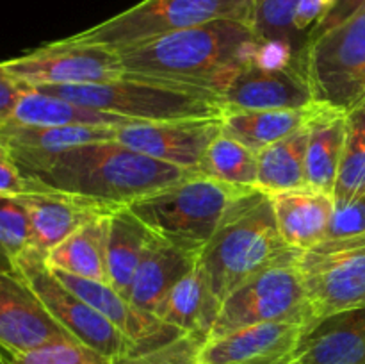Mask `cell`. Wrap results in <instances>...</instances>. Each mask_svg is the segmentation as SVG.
Returning <instances> with one entry per match:
<instances>
[{"mask_svg": "<svg viewBox=\"0 0 365 364\" xmlns=\"http://www.w3.org/2000/svg\"><path fill=\"white\" fill-rule=\"evenodd\" d=\"M365 191V96L346 109V139L334 189L335 206Z\"/></svg>", "mask_w": 365, "mask_h": 364, "instance_id": "cell-30", "label": "cell"}, {"mask_svg": "<svg viewBox=\"0 0 365 364\" xmlns=\"http://www.w3.org/2000/svg\"><path fill=\"white\" fill-rule=\"evenodd\" d=\"M303 327L299 321H273L209 338L200 364H289Z\"/></svg>", "mask_w": 365, "mask_h": 364, "instance_id": "cell-16", "label": "cell"}, {"mask_svg": "<svg viewBox=\"0 0 365 364\" xmlns=\"http://www.w3.org/2000/svg\"><path fill=\"white\" fill-rule=\"evenodd\" d=\"M118 127H27L6 121L0 125V146L7 153H53L86 143L116 139Z\"/></svg>", "mask_w": 365, "mask_h": 364, "instance_id": "cell-26", "label": "cell"}, {"mask_svg": "<svg viewBox=\"0 0 365 364\" xmlns=\"http://www.w3.org/2000/svg\"><path fill=\"white\" fill-rule=\"evenodd\" d=\"M307 125L287 138L262 148L255 188L267 195L307 186Z\"/></svg>", "mask_w": 365, "mask_h": 364, "instance_id": "cell-27", "label": "cell"}, {"mask_svg": "<svg viewBox=\"0 0 365 364\" xmlns=\"http://www.w3.org/2000/svg\"><path fill=\"white\" fill-rule=\"evenodd\" d=\"M18 196L29 214L31 248L43 256L88 221L113 213L100 203L45 188H32Z\"/></svg>", "mask_w": 365, "mask_h": 364, "instance_id": "cell-18", "label": "cell"}, {"mask_svg": "<svg viewBox=\"0 0 365 364\" xmlns=\"http://www.w3.org/2000/svg\"><path fill=\"white\" fill-rule=\"evenodd\" d=\"M221 302L210 289L202 268L196 266L175 284L164 300L159 318L182 334H192L207 341L220 314Z\"/></svg>", "mask_w": 365, "mask_h": 364, "instance_id": "cell-23", "label": "cell"}, {"mask_svg": "<svg viewBox=\"0 0 365 364\" xmlns=\"http://www.w3.org/2000/svg\"><path fill=\"white\" fill-rule=\"evenodd\" d=\"M307 109L225 111L221 128L230 138L260 152L302 128L305 125Z\"/></svg>", "mask_w": 365, "mask_h": 364, "instance_id": "cell-28", "label": "cell"}, {"mask_svg": "<svg viewBox=\"0 0 365 364\" xmlns=\"http://www.w3.org/2000/svg\"><path fill=\"white\" fill-rule=\"evenodd\" d=\"M365 234V191L342 206H335L327 239Z\"/></svg>", "mask_w": 365, "mask_h": 364, "instance_id": "cell-35", "label": "cell"}, {"mask_svg": "<svg viewBox=\"0 0 365 364\" xmlns=\"http://www.w3.org/2000/svg\"><path fill=\"white\" fill-rule=\"evenodd\" d=\"M289 364H365V307L307 323Z\"/></svg>", "mask_w": 365, "mask_h": 364, "instance_id": "cell-17", "label": "cell"}, {"mask_svg": "<svg viewBox=\"0 0 365 364\" xmlns=\"http://www.w3.org/2000/svg\"><path fill=\"white\" fill-rule=\"evenodd\" d=\"M7 364H113V359L78 341H59L29 352L7 353Z\"/></svg>", "mask_w": 365, "mask_h": 364, "instance_id": "cell-33", "label": "cell"}, {"mask_svg": "<svg viewBox=\"0 0 365 364\" xmlns=\"http://www.w3.org/2000/svg\"><path fill=\"white\" fill-rule=\"evenodd\" d=\"M264 43L255 27L217 20L116 50L125 74L205 89L221 98Z\"/></svg>", "mask_w": 365, "mask_h": 364, "instance_id": "cell-2", "label": "cell"}, {"mask_svg": "<svg viewBox=\"0 0 365 364\" xmlns=\"http://www.w3.org/2000/svg\"><path fill=\"white\" fill-rule=\"evenodd\" d=\"M314 102L348 109L365 96V4L341 24L310 34L298 52Z\"/></svg>", "mask_w": 365, "mask_h": 364, "instance_id": "cell-7", "label": "cell"}, {"mask_svg": "<svg viewBox=\"0 0 365 364\" xmlns=\"http://www.w3.org/2000/svg\"><path fill=\"white\" fill-rule=\"evenodd\" d=\"M29 182L100 203L128 207L135 200L195 175L128 148L118 139L86 143L53 153H9Z\"/></svg>", "mask_w": 365, "mask_h": 364, "instance_id": "cell-1", "label": "cell"}, {"mask_svg": "<svg viewBox=\"0 0 365 364\" xmlns=\"http://www.w3.org/2000/svg\"><path fill=\"white\" fill-rule=\"evenodd\" d=\"M153 236L155 234L128 207L114 209L107 216V284L125 298Z\"/></svg>", "mask_w": 365, "mask_h": 364, "instance_id": "cell-24", "label": "cell"}, {"mask_svg": "<svg viewBox=\"0 0 365 364\" xmlns=\"http://www.w3.org/2000/svg\"><path fill=\"white\" fill-rule=\"evenodd\" d=\"M25 88L27 86L18 82L16 79H13L0 68V123L9 121L11 114H13L14 107H16Z\"/></svg>", "mask_w": 365, "mask_h": 364, "instance_id": "cell-38", "label": "cell"}, {"mask_svg": "<svg viewBox=\"0 0 365 364\" xmlns=\"http://www.w3.org/2000/svg\"><path fill=\"white\" fill-rule=\"evenodd\" d=\"M52 271L66 288L77 293L89 305L95 307L132 343V348H134L132 353L146 352V350L166 345L182 334L175 327L164 323L160 318L135 307L130 300L125 298L107 282L89 280V278L75 277V275L57 270Z\"/></svg>", "mask_w": 365, "mask_h": 364, "instance_id": "cell-15", "label": "cell"}, {"mask_svg": "<svg viewBox=\"0 0 365 364\" xmlns=\"http://www.w3.org/2000/svg\"><path fill=\"white\" fill-rule=\"evenodd\" d=\"M202 338L192 334H180L173 341L146 352L127 353L113 359V364H200Z\"/></svg>", "mask_w": 365, "mask_h": 364, "instance_id": "cell-34", "label": "cell"}, {"mask_svg": "<svg viewBox=\"0 0 365 364\" xmlns=\"http://www.w3.org/2000/svg\"><path fill=\"white\" fill-rule=\"evenodd\" d=\"M220 134L221 118L135 121L116 128V139L128 148L195 173L205 150Z\"/></svg>", "mask_w": 365, "mask_h": 364, "instance_id": "cell-13", "label": "cell"}, {"mask_svg": "<svg viewBox=\"0 0 365 364\" xmlns=\"http://www.w3.org/2000/svg\"><path fill=\"white\" fill-rule=\"evenodd\" d=\"M217 20L242 21L255 27L253 0H143L66 39L121 50Z\"/></svg>", "mask_w": 365, "mask_h": 364, "instance_id": "cell-6", "label": "cell"}, {"mask_svg": "<svg viewBox=\"0 0 365 364\" xmlns=\"http://www.w3.org/2000/svg\"><path fill=\"white\" fill-rule=\"evenodd\" d=\"M364 4H365V0H339L337 6L334 7V11H331V13L324 18L323 24L317 25V27L314 29L310 34H317V32H323V31H327V29L334 27V25L341 24V21H344L346 18L351 16V14L359 9V7H362Z\"/></svg>", "mask_w": 365, "mask_h": 364, "instance_id": "cell-39", "label": "cell"}, {"mask_svg": "<svg viewBox=\"0 0 365 364\" xmlns=\"http://www.w3.org/2000/svg\"><path fill=\"white\" fill-rule=\"evenodd\" d=\"M59 341L75 339L53 320L16 270H0V348L21 353Z\"/></svg>", "mask_w": 365, "mask_h": 364, "instance_id": "cell-14", "label": "cell"}, {"mask_svg": "<svg viewBox=\"0 0 365 364\" xmlns=\"http://www.w3.org/2000/svg\"><path fill=\"white\" fill-rule=\"evenodd\" d=\"M299 256L302 252L280 236L271 196L252 188L232 200L220 227L198 253V264L216 298L223 302L255 275L294 263Z\"/></svg>", "mask_w": 365, "mask_h": 364, "instance_id": "cell-3", "label": "cell"}, {"mask_svg": "<svg viewBox=\"0 0 365 364\" xmlns=\"http://www.w3.org/2000/svg\"><path fill=\"white\" fill-rule=\"evenodd\" d=\"M9 121L27 127H123L135 123L128 118L82 106L29 86L21 93Z\"/></svg>", "mask_w": 365, "mask_h": 364, "instance_id": "cell-22", "label": "cell"}, {"mask_svg": "<svg viewBox=\"0 0 365 364\" xmlns=\"http://www.w3.org/2000/svg\"><path fill=\"white\" fill-rule=\"evenodd\" d=\"M29 191L27 178L18 170L13 157L0 146V195H21Z\"/></svg>", "mask_w": 365, "mask_h": 364, "instance_id": "cell-37", "label": "cell"}, {"mask_svg": "<svg viewBox=\"0 0 365 364\" xmlns=\"http://www.w3.org/2000/svg\"><path fill=\"white\" fill-rule=\"evenodd\" d=\"M0 68L29 88L102 84L125 75L116 50L81 45L66 38L46 43L14 59L2 61Z\"/></svg>", "mask_w": 365, "mask_h": 364, "instance_id": "cell-11", "label": "cell"}, {"mask_svg": "<svg viewBox=\"0 0 365 364\" xmlns=\"http://www.w3.org/2000/svg\"><path fill=\"white\" fill-rule=\"evenodd\" d=\"M242 191L246 189L195 173L135 200L128 209L155 236L200 253L220 227L232 200Z\"/></svg>", "mask_w": 365, "mask_h": 364, "instance_id": "cell-5", "label": "cell"}, {"mask_svg": "<svg viewBox=\"0 0 365 364\" xmlns=\"http://www.w3.org/2000/svg\"><path fill=\"white\" fill-rule=\"evenodd\" d=\"M269 196L278 231L291 248L307 252L327 239L335 211L334 196L307 186Z\"/></svg>", "mask_w": 365, "mask_h": 364, "instance_id": "cell-21", "label": "cell"}, {"mask_svg": "<svg viewBox=\"0 0 365 364\" xmlns=\"http://www.w3.org/2000/svg\"><path fill=\"white\" fill-rule=\"evenodd\" d=\"M299 0H253L255 6V31L264 45L292 49L294 14Z\"/></svg>", "mask_w": 365, "mask_h": 364, "instance_id": "cell-32", "label": "cell"}, {"mask_svg": "<svg viewBox=\"0 0 365 364\" xmlns=\"http://www.w3.org/2000/svg\"><path fill=\"white\" fill-rule=\"evenodd\" d=\"M110 214V213H109ZM95 218L68 236L45 256L52 270L64 271L89 280L107 282V216Z\"/></svg>", "mask_w": 365, "mask_h": 364, "instance_id": "cell-25", "label": "cell"}, {"mask_svg": "<svg viewBox=\"0 0 365 364\" xmlns=\"http://www.w3.org/2000/svg\"><path fill=\"white\" fill-rule=\"evenodd\" d=\"M298 270L305 285L310 321L365 307V234L324 239L302 252Z\"/></svg>", "mask_w": 365, "mask_h": 364, "instance_id": "cell-8", "label": "cell"}, {"mask_svg": "<svg viewBox=\"0 0 365 364\" xmlns=\"http://www.w3.org/2000/svg\"><path fill=\"white\" fill-rule=\"evenodd\" d=\"M257 171H259V153L225 134L221 128V134L203 153L196 173L235 188L250 189L255 188Z\"/></svg>", "mask_w": 365, "mask_h": 364, "instance_id": "cell-29", "label": "cell"}, {"mask_svg": "<svg viewBox=\"0 0 365 364\" xmlns=\"http://www.w3.org/2000/svg\"><path fill=\"white\" fill-rule=\"evenodd\" d=\"M273 321H299L303 325L310 321L298 261L269 268L232 291L221 302L209 338Z\"/></svg>", "mask_w": 365, "mask_h": 364, "instance_id": "cell-9", "label": "cell"}, {"mask_svg": "<svg viewBox=\"0 0 365 364\" xmlns=\"http://www.w3.org/2000/svg\"><path fill=\"white\" fill-rule=\"evenodd\" d=\"M198 263V253L180 248L153 236L134 278L127 298L139 309L159 318L164 300L182 277Z\"/></svg>", "mask_w": 365, "mask_h": 364, "instance_id": "cell-20", "label": "cell"}, {"mask_svg": "<svg viewBox=\"0 0 365 364\" xmlns=\"http://www.w3.org/2000/svg\"><path fill=\"white\" fill-rule=\"evenodd\" d=\"M307 188L334 196L346 139V111L314 102L307 109Z\"/></svg>", "mask_w": 365, "mask_h": 364, "instance_id": "cell-19", "label": "cell"}, {"mask_svg": "<svg viewBox=\"0 0 365 364\" xmlns=\"http://www.w3.org/2000/svg\"><path fill=\"white\" fill-rule=\"evenodd\" d=\"M31 248V223L18 195H0V270H14L18 257Z\"/></svg>", "mask_w": 365, "mask_h": 364, "instance_id": "cell-31", "label": "cell"}, {"mask_svg": "<svg viewBox=\"0 0 365 364\" xmlns=\"http://www.w3.org/2000/svg\"><path fill=\"white\" fill-rule=\"evenodd\" d=\"M36 89L132 121L210 120L221 118L225 113L223 102L216 93L128 74L102 84L45 86Z\"/></svg>", "mask_w": 365, "mask_h": 364, "instance_id": "cell-4", "label": "cell"}, {"mask_svg": "<svg viewBox=\"0 0 365 364\" xmlns=\"http://www.w3.org/2000/svg\"><path fill=\"white\" fill-rule=\"evenodd\" d=\"M14 270L41 300L53 320L75 341L110 359L134 352L132 343L107 318H103L95 307L89 305L53 275L43 253L29 248L18 257Z\"/></svg>", "mask_w": 365, "mask_h": 364, "instance_id": "cell-10", "label": "cell"}, {"mask_svg": "<svg viewBox=\"0 0 365 364\" xmlns=\"http://www.w3.org/2000/svg\"><path fill=\"white\" fill-rule=\"evenodd\" d=\"M225 111L307 109L314 103L312 89L299 57L250 61L221 93Z\"/></svg>", "mask_w": 365, "mask_h": 364, "instance_id": "cell-12", "label": "cell"}, {"mask_svg": "<svg viewBox=\"0 0 365 364\" xmlns=\"http://www.w3.org/2000/svg\"><path fill=\"white\" fill-rule=\"evenodd\" d=\"M339 0H299L294 14L296 32H312L334 11Z\"/></svg>", "mask_w": 365, "mask_h": 364, "instance_id": "cell-36", "label": "cell"}]
</instances>
